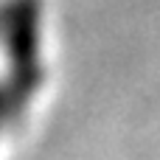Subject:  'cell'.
Listing matches in <instances>:
<instances>
[{
	"instance_id": "1",
	"label": "cell",
	"mask_w": 160,
	"mask_h": 160,
	"mask_svg": "<svg viewBox=\"0 0 160 160\" xmlns=\"http://www.w3.org/2000/svg\"><path fill=\"white\" fill-rule=\"evenodd\" d=\"M39 14L37 0H11L6 6V48H8V79H6V118L14 121L28 104L42 73L37 59L39 45Z\"/></svg>"
}]
</instances>
